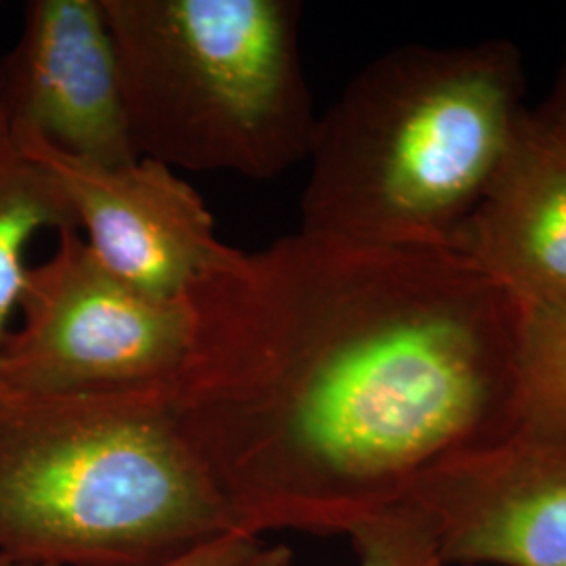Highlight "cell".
I'll return each instance as SVG.
<instances>
[{
	"instance_id": "12",
	"label": "cell",
	"mask_w": 566,
	"mask_h": 566,
	"mask_svg": "<svg viewBox=\"0 0 566 566\" xmlns=\"http://www.w3.org/2000/svg\"><path fill=\"white\" fill-rule=\"evenodd\" d=\"M348 537L357 566H447L424 516L413 507L392 510Z\"/></svg>"
},
{
	"instance_id": "5",
	"label": "cell",
	"mask_w": 566,
	"mask_h": 566,
	"mask_svg": "<svg viewBox=\"0 0 566 566\" xmlns=\"http://www.w3.org/2000/svg\"><path fill=\"white\" fill-rule=\"evenodd\" d=\"M18 311L20 325L0 346V388L18 395L172 390L193 336L187 298H154L122 282L78 227L30 264Z\"/></svg>"
},
{
	"instance_id": "14",
	"label": "cell",
	"mask_w": 566,
	"mask_h": 566,
	"mask_svg": "<svg viewBox=\"0 0 566 566\" xmlns=\"http://www.w3.org/2000/svg\"><path fill=\"white\" fill-rule=\"evenodd\" d=\"M533 114H535L537 120L546 126L547 130H552L556 137L566 142V53L558 81H556V86H554L549 99Z\"/></svg>"
},
{
	"instance_id": "3",
	"label": "cell",
	"mask_w": 566,
	"mask_h": 566,
	"mask_svg": "<svg viewBox=\"0 0 566 566\" xmlns=\"http://www.w3.org/2000/svg\"><path fill=\"white\" fill-rule=\"evenodd\" d=\"M233 531L168 388H0V556L13 565L168 566Z\"/></svg>"
},
{
	"instance_id": "8",
	"label": "cell",
	"mask_w": 566,
	"mask_h": 566,
	"mask_svg": "<svg viewBox=\"0 0 566 566\" xmlns=\"http://www.w3.org/2000/svg\"><path fill=\"white\" fill-rule=\"evenodd\" d=\"M407 506L447 566H566V439L518 428L432 472Z\"/></svg>"
},
{
	"instance_id": "7",
	"label": "cell",
	"mask_w": 566,
	"mask_h": 566,
	"mask_svg": "<svg viewBox=\"0 0 566 566\" xmlns=\"http://www.w3.org/2000/svg\"><path fill=\"white\" fill-rule=\"evenodd\" d=\"M0 109L11 128L93 163L139 158L103 0H30L0 60Z\"/></svg>"
},
{
	"instance_id": "1",
	"label": "cell",
	"mask_w": 566,
	"mask_h": 566,
	"mask_svg": "<svg viewBox=\"0 0 566 566\" xmlns=\"http://www.w3.org/2000/svg\"><path fill=\"white\" fill-rule=\"evenodd\" d=\"M187 301L170 403L248 535L348 537L521 426L525 304L451 250L298 229Z\"/></svg>"
},
{
	"instance_id": "10",
	"label": "cell",
	"mask_w": 566,
	"mask_h": 566,
	"mask_svg": "<svg viewBox=\"0 0 566 566\" xmlns=\"http://www.w3.org/2000/svg\"><path fill=\"white\" fill-rule=\"evenodd\" d=\"M72 227L76 219L63 189L21 149L0 109V346L28 280L30 243L41 231Z\"/></svg>"
},
{
	"instance_id": "13",
	"label": "cell",
	"mask_w": 566,
	"mask_h": 566,
	"mask_svg": "<svg viewBox=\"0 0 566 566\" xmlns=\"http://www.w3.org/2000/svg\"><path fill=\"white\" fill-rule=\"evenodd\" d=\"M263 547L261 537H252L242 531H233L210 546L200 547L181 560L168 566H240L250 560ZM42 566V565H15Z\"/></svg>"
},
{
	"instance_id": "9",
	"label": "cell",
	"mask_w": 566,
	"mask_h": 566,
	"mask_svg": "<svg viewBox=\"0 0 566 566\" xmlns=\"http://www.w3.org/2000/svg\"><path fill=\"white\" fill-rule=\"evenodd\" d=\"M449 250L523 304L566 301V142L531 109Z\"/></svg>"
},
{
	"instance_id": "16",
	"label": "cell",
	"mask_w": 566,
	"mask_h": 566,
	"mask_svg": "<svg viewBox=\"0 0 566 566\" xmlns=\"http://www.w3.org/2000/svg\"><path fill=\"white\" fill-rule=\"evenodd\" d=\"M0 566H15L9 558H4V556H0Z\"/></svg>"
},
{
	"instance_id": "2",
	"label": "cell",
	"mask_w": 566,
	"mask_h": 566,
	"mask_svg": "<svg viewBox=\"0 0 566 566\" xmlns=\"http://www.w3.org/2000/svg\"><path fill=\"white\" fill-rule=\"evenodd\" d=\"M526 112L523 57L512 41L388 51L319 116L301 231L449 250Z\"/></svg>"
},
{
	"instance_id": "6",
	"label": "cell",
	"mask_w": 566,
	"mask_h": 566,
	"mask_svg": "<svg viewBox=\"0 0 566 566\" xmlns=\"http://www.w3.org/2000/svg\"><path fill=\"white\" fill-rule=\"evenodd\" d=\"M11 126V124H9ZM21 149L57 181L95 259L154 298L179 301L233 254L202 196L149 158L102 164L11 128Z\"/></svg>"
},
{
	"instance_id": "15",
	"label": "cell",
	"mask_w": 566,
	"mask_h": 566,
	"mask_svg": "<svg viewBox=\"0 0 566 566\" xmlns=\"http://www.w3.org/2000/svg\"><path fill=\"white\" fill-rule=\"evenodd\" d=\"M240 566H296L294 552L287 546H264Z\"/></svg>"
},
{
	"instance_id": "4",
	"label": "cell",
	"mask_w": 566,
	"mask_h": 566,
	"mask_svg": "<svg viewBox=\"0 0 566 566\" xmlns=\"http://www.w3.org/2000/svg\"><path fill=\"white\" fill-rule=\"evenodd\" d=\"M139 158L271 181L308 160L319 114L296 0H103Z\"/></svg>"
},
{
	"instance_id": "11",
	"label": "cell",
	"mask_w": 566,
	"mask_h": 566,
	"mask_svg": "<svg viewBox=\"0 0 566 566\" xmlns=\"http://www.w3.org/2000/svg\"><path fill=\"white\" fill-rule=\"evenodd\" d=\"M521 430L566 439V301L525 304L518 336Z\"/></svg>"
}]
</instances>
